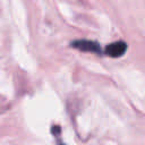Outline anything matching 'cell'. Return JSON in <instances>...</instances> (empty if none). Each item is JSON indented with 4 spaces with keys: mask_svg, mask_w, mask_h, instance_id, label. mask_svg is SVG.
<instances>
[{
    "mask_svg": "<svg viewBox=\"0 0 145 145\" xmlns=\"http://www.w3.org/2000/svg\"><path fill=\"white\" fill-rule=\"evenodd\" d=\"M70 45L83 52H93L97 54L102 52L101 45L97 42L91 41V40H75L70 43Z\"/></svg>",
    "mask_w": 145,
    "mask_h": 145,
    "instance_id": "6da1fadb",
    "label": "cell"
},
{
    "mask_svg": "<svg viewBox=\"0 0 145 145\" xmlns=\"http://www.w3.org/2000/svg\"><path fill=\"white\" fill-rule=\"evenodd\" d=\"M126 50H127V44L123 41H117V42L109 44L104 49V52L106 56L111 58H119L125 54Z\"/></svg>",
    "mask_w": 145,
    "mask_h": 145,
    "instance_id": "7a4b0ae2",
    "label": "cell"
}]
</instances>
